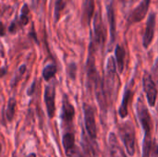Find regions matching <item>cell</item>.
I'll return each instance as SVG.
<instances>
[{
    "label": "cell",
    "instance_id": "6da1fadb",
    "mask_svg": "<svg viewBox=\"0 0 158 157\" xmlns=\"http://www.w3.org/2000/svg\"><path fill=\"white\" fill-rule=\"evenodd\" d=\"M136 111H137L138 118L144 130L143 157H149L150 152H151V147H152V118L148 111V108L142 96H140L137 100Z\"/></svg>",
    "mask_w": 158,
    "mask_h": 157
},
{
    "label": "cell",
    "instance_id": "7a4b0ae2",
    "mask_svg": "<svg viewBox=\"0 0 158 157\" xmlns=\"http://www.w3.org/2000/svg\"><path fill=\"white\" fill-rule=\"evenodd\" d=\"M118 77H117V67H116V61L113 56H110L106 63V78L104 81L105 91L106 93V96L108 98H112L114 95V93L117 91L118 86Z\"/></svg>",
    "mask_w": 158,
    "mask_h": 157
},
{
    "label": "cell",
    "instance_id": "3957f363",
    "mask_svg": "<svg viewBox=\"0 0 158 157\" xmlns=\"http://www.w3.org/2000/svg\"><path fill=\"white\" fill-rule=\"evenodd\" d=\"M95 43L94 39L91 40L90 46H89V54L88 58L86 62V74H87V86L92 87L94 86L97 77L99 76V73L95 67Z\"/></svg>",
    "mask_w": 158,
    "mask_h": 157
},
{
    "label": "cell",
    "instance_id": "277c9868",
    "mask_svg": "<svg viewBox=\"0 0 158 157\" xmlns=\"http://www.w3.org/2000/svg\"><path fill=\"white\" fill-rule=\"evenodd\" d=\"M120 136L129 155L132 156L135 153V130L131 122H126L119 128Z\"/></svg>",
    "mask_w": 158,
    "mask_h": 157
},
{
    "label": "cell",
    "instance_id": "5b68a950",
    "mask_svg": "<svg viewBox=\"0 0 158 157\" xmlns=\"http://www.w3.org/2000/svg\"><path fill=\"white\" fill-rule=\"evenodd\" d=\"M143 91L146 94L148 104L151 106H154L156 105V97H157V89H156V83L152 78V75L148 73L147 71L144 72V75L143 77Z\"/></svg>",
    "mask_w": 158,
    "mask_h": 157
},
{
    "label": "cell",
    "instance_id": "8992f818",
    "mask_svg": "<svg viewBox=\"0 0 158 157\" xmlns=\"http://www.w3.org/2000/svg\"><path fill=\"white\" fill-rule=\"evenodd\" d=\"M106 29L102 20L101 13L100 11H98L95 13L94 18V37L92 38L97 45L103 47L106 43Z\"/></svg>",
    "mask_w": 158,
    "mask_h": 157
},
{
    "label": "cell",
    "instance_id": "52a82bcc",
    "mask_svg": "<svg viewBox=\"0 0 158 157\" xmlns=\"http://www.w3.org/2000/svg\"><path fill=\"white\" fill-rule=\"evenodd\" d=\"M83 111H84V122H85L86 130H87L90 138L94 140L97 136L94 110L90 105L83 104Z\"/></svg>",
    "mask_w": 158,
    "mask_h": 157
},
{
    "label": "cell",
    "instance_id": "ba28073f",
    "mask_svg": "<svg viewBox=\"0 0 158 157\" xmlns=\"http://www.w3.org/2000/svg\"><path fill=\"white\" fill-rule=\"evenodd\" d=\"M44 100L49 118H53L56 112V87L55 84H49L44 89Z\"/></svg>",
    "mask_w": 158,
    "mask_h": 157
},
{
    "label": "cell",
    "instance_id": "9c48e42d",
    "mask_svg": "<svg viewBox=\"0 0 158 157\" xmlns=\"http://www.w3.org/2000/svg\"><path fill=\"white\" fill-rule=\"evenodd\" d=\"M94 92H95V96L97 99V102L99 104V106L102 110V112H106L107 109V96L105 91V86H104V81L101 79L100 76L97 77L94 84Z\"/></svg>",
    "mask_w": 158,
    "mask_h": 157
},
{
    "label": "cell",
    "instance_id": "30bf717a",
    "mask_svg": "<svg viewBox=\"0 0 158 157\" xmlns=\"http://www.w3.org/2000/svg\"><path fill=\"white\" fill-rule=\"evenodd\" d=\"M150 4H151V0H142L141 3L131 13L129 21L131 23L142 21L145 18V16L148 12Z\"/></svg>",
    "mask_w": 158,
    "mask_h": 157
},
{
    "label": "cell",
    "instance_id": "8fae6325",
    "mask_svg": "<svg viewBox=\"0 0 158 157\" xmlns=\"http://www.w3.org/2000/svg\"><path fill=\"white\" fill-rule=\"evenodd\" d=\"M155 28H156V14L151 13L146 22V28L143 39V45L144 48H148L149 45L151 44L155 36Z\"/></svg>",
    "mask_w": 158,
    "mask_h": 157
},
{
    "label": "cell",
    "instance_id": "7c38bea8",
    "mask_svg": "<svg viewBox=\"0 0 158 157\" xmlns=\"http://www.w3.org/2000/svg\"><path fill=\"white\" fill-rule=\"evenodd\" d=\"M74 115H75L74 106L69 101L68 96L64 95L63 103H62V113H61V119L63 123L66 125H70L74 118Z\"/></svg>",
    "mask_w": 158,
    "mask_h": 157
},
{
    "label": "cell",
    "instance_id": "4fadbf2b",
    "mask_svg": "<svg viewBox=\"0 0 158 157\" xmlns=\"http://www.w3.org/2000/svg\"><path fill=\"white\" fill-rule=\"evenodd\" d=\"M65 153L69 157L77 156V148L75 146V136L72 132H66L62 139Z\"/></svg>",
    "mask_w": 158,
    "mask_h": 157
},
{
    "label": "cell",
    "instance_id": "5bb4252c",
    "mask_svg": "<svg viewBox=\"0 0 158 157\" xmlns=\"http://www.w3.org/2000/svg\"><path fill=\"white\" fill-rule=\"evenodd\" d=\"M106 15H107V21L109 23V29H110V48L112 44L114 43L116 40V16H115V10L112 2H109L106 5Z\"/></svg>",
    "mask_w": 158,
    "mask_h": 157
},
{
    "label": "cell",
    "instance_id": "9a60e30c",
    "mask_svg": "<svg viewBox=\"0 0 158 157\" xmlns=\"http://www.w3.org/2000/svg\"><path fill=\"white\" fill-rule=\"evenodd\" d=\"M94 0H85L82 6L81 13V23L83 26H89L91 23L92 17L94 12Z\"/></svg>",
    "mask_w": 158,
    "mask_h": 157
},
{
    "label": "cell",
    "instance_id": "2e32d148",
    "mask_svg": "<svg viewBox=\"0 0 158 157\" xmlns=\"http://www.w3.org/2000/svg\"><path fill=\"white\" fill-rule=\"evenodd\" d=\"M131 90L130 87H126L125 89V93H124V95H123V100H122V103H121V105L119 107V110H118V114L120 116V118H124L128 116V105H129V102L131 100Z\"/></svg>",
    "mask_w": 158,
    "mask_h": 157
},
{
    "label": "cell",
    "instance_id": "e0dca14e",
    "mask_svg": "<svg viewBox=\"0 0 158 157\" xmlns=\"http://www.w3.org/2000/svg\"><path fill=\"white\" fill-rule=\"evenodd\" d=\"M115 55H116V61L118 64V69L120 73L123 72L124 69V63H125V56H126V52L125 49L122 45L118 44L116 46V50H115Z\"/></svg>",
    "mask_w": 158,
    "mask_h": 157
},
{
    "label": "cell",
    "instance_id": "ac0fdd59",
    "mask_svg": "<svg viewBox=\"0 0 158 157\" xmlns=\"http://www.w3.org/2000/svg\"><path fill=\"white\" fill-rule=\"evenodd\" d=\"M16 106H17V100L15 97H10L7 101L6 105V118L8 122H11L14 118L15 116V111H16Z\"/></svg>",
    "mask_w": 158,
    "mask_h": 157
},
{
    "label": "cell",
    "instance_id": "d6986e66",
    "mask_svg": "<svg viewBox=\"0 0 158 157\" xmlns=\"http://www.w3.org/2000/svg\"><path fill=\"white\" fill-rule=\"evenodd\" d=\"M56 72H57L56 66L55 64H49L44 68L43 72H42V76L45 81H49L51 79H53L55 77Z\"/></svg>",
    "mask_w": 158,
    "mask_h": 157
},
{
    "label": "cell",
    "instance_id": "ffe728a7",
    "mask_svg": "<svg viewBox=\"0 0 158 157\" xmlns=\"http://www.w3.org/2000/svg\"><path fill=\"white\" fill-rule=\"evenodd\" d=\"M29 15H30V8H29V6L27 4H24L21 7V11H20V16L19 18L18 19H19V25L20 27H24L26 26L28 23H29Z\"/></svg>",
    "mask_w": 158,
    "mask_h": 157
},
{
    "label": "cell",
    "instance_id": "44dd1931",
    "mask_svg": "<svg viewBox=\"0 0 158 157\" xmlns=\"http://www.w3.org/2000/svg\"><path fill=\"white\" fill-rule=\"evenodd\" d=\"M66 7V2L64 0H56L55 2V9H54V19L55 22H57L60 19L61 12Z\"/></svg>",
    "mask_w": 158,
    "mask_h": 157
},
{
    "label": "cell",
    "instance_id": "7402d4cb",
    "mask_svg": "<svg viewBox=\"0 0 158 157\" xmlns=\"http://www.w3.org/2000/svg\"><path fill=\"white\" fill-rule=\"evenodd\" d=\"M67 73H68V76L69 77L70 80L74 81L76 79V75H77V65L72 62V63H69L68 65V68H67Z\"/></svg>",
    "mask_w": 158,
    "mask_h": 157
},
{
    "label": "cell",
    "instance_id": "603a6c76",
    "mask_svg": "<svg viewBox=\"0 0 158 157\" xmlns=\"http://www.w3.org/2000/svg\"><path fill=\"white\" fill-rule=\"evenodd\" d=\"M26 65L25 64H23V65H21L19 68V69H18V71H17V74H16V76L14 77V80L12 81V83H15V84H17L19 81V80L21 79V77H22V75L25 73V71H26Z\"/></svg>",
    "mask_w": 158,
    "mask_h": 157
},
{
    "label": "cell",
    "instance_id": "cb8c5ba5",
    "mask_svg": "<svg viewBox=\"0 0 158 157\" xmlns=\"http://www.w3.org/2000/svg\"><path fill=\"white\" fill-rule=\"evenodd\" d=\"M19 28H21V27H20V25H19V22L18 18H16V19L10 23V25H9V27H8V31H9L10 33H15V32H17V31H18Z\"/></svg>",
    "mask_w": 158,
    "mask_h": 157
},
{
    "label": "cell",
    "instance_id": "d4e9b609",
    "mask_svg": "<svg viewBox=\"0 0 158 157\" xmlns=\"http://www.w3.org/2000/svg\"><path fill=\"white\" fill-rule=\"evenodd\" d=\"M151 75H152V78H153V80L155 81V82H156V83H158V57L156 58V60L155 65H154L153 68H152Z\"/></svg>",
    "mask_w": 158,
    "mask_h": 157
},
{
    "label": "cell",
    "instance_id": "484cf974",
    "mask_svg": "<svg viewBox=\"0 0 158 157\" xmlns=\"http://www.w3.org/2000/svg\"><path fill=\"white\" fill-rule=\"evenodd\" d=\"M35 85H36V81H33L32 82V84L31 85V87L28 89V91H27V94L28 95H32L33 94V93H34V90H35Z\"/></svg>",
    "mask_w": 158,
    "mask_h": 157
},
{
    "label": "cell",
    "instance_id": "4316f807",
    "mask_svg": "<svg viewBox=\"0 0 158 157\" xmlns=\"http://www.w3.org/2000/svg\"><path fill=\"white\" fill-rule=\"evenodd\" d=\"M6 31V26H5V25L0 21V36H5Z\"/></svg>",
    "mask_w": 158,
    "mask_h": 157
},
{
    "label": "cell",
    "instance_id": "83f0119b",
    "mask_svg": "<svg viewBox=\"0 0 158 157\" xmlns=\"http://www.w3.org/2000/svg\"><path fill=\"white\" fill-rule=\"evenodd\" d=\"M6 68H0V78L2 76H4L6 74Z\"/></svg>",
    "mask_w": 158,
    "mask_h": 157
},
{
    "label": "cell",
    "instance_id": "f1b7e54d",
    "mask_svg": "<svg viewBox=\"0 0 158 157\" xmlns=\"http://www.w3.org/2000/svg\"><path fill=\"white\" fill-rule=\"evenodd\" d=\"M120 2H123V3H125V2H127L128 0H119Z\"/></svg>",
    "mask_w": 158,
    "mask_h": 157
},
{
    "label": "cell",
    "instance_id": "f546056e",
    "mask_svg": "<svg viewBox=\"0 0 158 157\" xmlns=\"http://www.w3.org/2000/svg\"><path fill=\"white\" fill-rule=\"evenodd\" d=\"M1 152H2V145H1V143H0V154H1Z\"/></svg>",
    "mask_w": 158,
    "mask_h": 157
},
{
    "label": "cell",
    "instance_id": "4dcf8cb0",
    "mask_svg": "<svg viewBox=\"0 0 158 157\" xmlns=\"http://www.w3.org/2000/svg\"><path fill=\"white\" fill-rule=\"evenodd\" d=\"M156 155H158V145H157V148H156Z\"/></svg>",
    "mask_w": 158,
    "mask_h": 157
},
{
    "label": "cell",
    "instance_id": "1f68e13d",
    "mask_svg": "<svg viewBox=\"0 0 158 157\" xmlns=\"http://www.w3.org/2000/svg\"><path fill=\"white\" fill-rule=\"evenodd\" d=\"M12 157H17V156H16V155H15V154H13V155H12Z\"/></svg>",
    "mask_w": 158,
    "mask_h": 157
},
{
    "label": "cell",
    "instance_id": "d6a6232c",
    "mask_svg": "<svg viewBox=\"0 0 158 157\" xmlns=\"http://www.w3.org/2000/svg\"><path fill=\"white\" fill-rule=\"evenodd\" d=\"M36 1H37V2H39V1H40V0H36Z\"/></svg>",
    "mask_w": 158,
    "mask_h": 157
},
{
    "label": "cell",
    "instance_id": "836d02e7",
    "mask_svg": "<svg viewBox=\"0 0 158 157\" xmlns=\"http://www.w3.org/2000/svg\"><path fill=\"white\" fill-rule=\"evenodd\" d=\"M126 157H127V156H126Z\"/></svg>",
    "mask_w": 158,
    "mask_h": 157
}]
</instances>
